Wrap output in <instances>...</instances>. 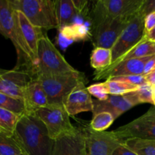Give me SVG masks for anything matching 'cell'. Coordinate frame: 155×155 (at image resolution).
<instances>
[{
    "instance_id": "cell-1",
    "label": "cell",
    "mask_w": 155,
    "mask_h": 155,
    "mask_svg": "<svg viewBox=\"0 0 155 155\" xmlns=\"http://www.w3.org/2000/svg\"><path fill=\"white\" fill-rule=\"evenodd\" d=\"M13 135L25 155H52L55 140L35 113L21 115Z\"/></svg>"
},
{
    "instance_id": "cell-2",
    "label": "cell",
    "mask_w": 155,
    "mask_h": 155,
    "mask_svg": "<svg viewBox=\"0 0 155 155\" xmlns=\"http://www.w3.org/2000/svg\"><path fill=\"white\" fill-rule=\"evenodd\" d=\"M14 10L21 12L34 27L48 30L58 28L56 1L10 0Z\"/></svg>"
},
{
    "instance_id": "cell-3",
    "label": "cell",
    "mask_w": 155,
    "mask_h": 155,
    "mask_svg": "<svg viewBox=\"0 0 155 155\" xmlns=\"http://www.w3.org/2000/svg\"><path fill=\"white\" fill-rule=\"evenodd\" d=\"M46 95L48 104L63 105L65 97L82 82H87L84 74L76 71L55 75L38 76Z\"/></svg>"
},
{
    "instance_id": "cell-4",
    "label": "cell",
    "mask_w": 155,
    "mask_h": 155,
    "mask_svg": "<svg viewBox=\"0 0 155 155\" xmlns=\"http://www.w3.org/2000/svg\"><path fill=\"white\" fill-rule=\"evenodd\" d=\"M36 55L37 77L62 74L77 71L67 62L45 33L38 40Z\"/></svg>"
},
{
    "instance_id": "cell-5",
    "label": "cell",
    "mask_w": 155,
    "mask_h": 155,
    "mask_svg": "<svg viewBox=\"0 0 155 155\" xmlns=\"http://www.w3.org/2000/svg\"><path fill=\"white\" fill-rule=\"evenodd\" d=\"M0 33L10 39L17 52L16 68H29L33 64L30 53L21 39L17 29L10 0H0Z\"/></svg>"
},
{
    "instance_id": "cell-6",
    "label": "cell",
    "mask_w": 155,
    "mask_h": 155,
    "mask_svg": "<svg viewBox=\"0 0 155 155\" xmlns=\"http://www.w3.org/2000/svg\"><path fill=\"white\" fill-rule=\"evenodd\" d=\"M143 0H99L93 7L91 25L105 19L132 17L137 13Z\"/></svg>"
},
{
    "instance_id": "cell-7",
    "label": "cell",
    "mask_w": 155,
    "mask_h": 155,
    "mask_svg": "<svg viewBox=\"0 0 155 155\" xmlns=\"http://www.w3.org/2000/svg\"><path fill=\"white\" fill-rule=\"evenodd\" d=\"M35 114L43 123L49 136L53 140L73 133L77 129L71 124L70 116L63 105L48 104L40 108Z\"/></svg>"
},
{
    "instance_id": "cell-8",
    "label": "cell",
    "mask_w": 155,
    "mask_h": 155,
    "mask_svg": "<svg viewBox=\"0 0 155 155\" xmlns=\"http://www.w3.org/2000/svg\"><path fill=\"white\" fill-rule=\"evenodd\" d=\"M144 18L138 12L131 18L126 28L111 48L112 64L122 57L129 50L145 38Z\"/></svg>"
},
{
    "instance_id": "cell-9",
    "label": "cell",
    "mask_w": 155,
    "mask_h": 155,
    "mask_svg": "<svg viewBox=\"0 0 155 155\" xmlns=\"http://www.w3.org/2000/svg\"><path fill=\"white\" fill-rule=\"evenodd\" d=\"M80 128L84 139L86 155H112L119 146L124 144L113 131H95L90 125Z\"/></svg>"
},
{
    "instance_id": "cell-10",
    "label": "cell",
    "mask_w": 155,
    "mask_h": 155,
    "mask_svg": "<svg viewBox=\"0 0 155 155\" xmlns=\"http://www.w3.org/2000/svg\"><path fill=\"white\" fill-rule=\"evenodd\" d=\"M133 16L114 19L107 18L97 24H92L90 39L94 48L100 47L111 49Z\"/></svg>"
},
{
    "instance_id": "cell-11",
    "label": "cell",
    "mask_w": 155,
    "mask_h": 155,
    "mask_svg": "<svg viewBox=\"0 0 155 155\" xmlns=\"http://www.w3.org/2000/svg\"><path fill=\"white\" fill-rule=\"evenodd\" d=\"M115 134L126 141L129 139H155V106L141 117L113 130Z\"/></svg>"
},
{
    "instance_id": "cell-12",
    "label": "cell",
    "mask_w": 155,
    "mask_h": 155,
    "mask_svg": "<svg viewBox=\"0 0 155 155\" xmlns=\"http://www.w3.org/2000/svg\"><path fill=\"white\" fill-rule=\"evenodd\" d=\"M93 115L100 112H108L112 115L115 120L122 114L141 102L135 90L122 95H109L108 98L103 101L93 99Z\"/></svg>"
},
{
    "instance_id": "cell-13",
    "label": "cell",
    "mask_w": 155,
    "mask_h": 155,
    "mask_svg": "<svg viewBox=\"0 0 155 155\" xmlns=\"http://www.w3.org/2000/svg\"><path fill=\"white\" fill-rule=\"evenodd\" d=\"M33 78L31 74L24 71L0 69V92L23 100L26 88Z\"/></svg>"
},
{
    "instance_id": "cell-14",
    "label": "cell",
    "mask_w": 155,
    "mask_h": 155,
    "mask_svg": "<svg viewBox=\"0 0 155 155\" xmlns=\"http://www.w3.org/2000/svg\"><path fill=\"white\" fill-rule=\"evenodd\" d=\"M153 56V55H152ZM132 58L120 61L115 64L110 65L106 69L94 72V80H101L111 77H121L129 75H144V69L145 64L152 57Z\"/></svg>"
},
{
    "instance_id": "cell-15",
    "label": "cell",
    "mask_w": 155,
    "mask_h": 155,
    "mask_svg": "<svg viewBox=\"0 0 155 155\" xmlns=\"http://www.w3.org/2000/svg\"><path fill=\"white\" fill-rule=\"evenodd\" d=\"M86 83H81L64 99L63 106L69 116H74L81 112L93 111V99L85 86Z\"/></svg>"
},
{
    "instance_id": "cell-16",
    "label": "cell",
    "mask_w": 155,
    "mask_h": 155,
    "mask_svg": "<svg viewBox=\"0 0 155 155\" xmlns=\"http://www.w3.org/2000/svg\"><path fill=\"white\" fill-rule=\"evenodd\" d=\"M14 16L23 40L27 45L32 60L36 68L37 43L40 36L43 34V30L34 27L21 12L14 10Z\"/></svg>"
},
{
    "instance_id": "cell-17",
    "label": "cell",
    "mask_w": 155,
    "mask_h": 155,
    "mask_svg": "<svg viewBox=\"0 0 155 155\" xmlns=\"http://www.w3.org/2000/svg\"><path fill=\"white\" fill-rule=\"evenodd\" d=\"M52 155H86L84 139L81 128L56 139Z\"/></svg>"
},
{
    "instance_id": "cell-18",
    "label": "cell",
    "mask_w": 155,
    "mask_h": 155,
    "mask_svg": "<svg viewBox=\"0 0 155 155\" xmlns=\"http://www.w3.org/2000/svg\"><path fill=\"white\" fill-rule=\"evenodd\" d=\"M23 101L26 113H35L41 107L48 105L46 95L38 78H33L25 89Z\"/></svg>"
},
{
    "instance_id": "cell-19",
    "label": "cell",
    "mask_w": 155,
    "mask_h": 155,
    "mask_svg": "<svg viewBox=\"0 0 155 155\" xmlns=\"http://www.w3.org/2000/svg\"><path fill=\"white\" fill-rule=\"evenodd\" d=\"M56 11L58 30L72 24L76 18L80 15L73 4L72 0L56 1Z\"/></svg>"
},
{
    "instance_id": "cell-20",
    "label": "cell",
    "mask_w": 155,
    "mask_h": 155,
    "mask_svg": "<svg viewBox=\"0 0 155 155\" xmlns=\"http://www.w3.org/2000/svg\"><path fill=\"white\" fill-rule=\"evenodd\" d=\"M59 35L64 45L72 43L74 41L85 40L91 36V30L84 24H74L59 29Z\"/></svg>"
},
{
    "instance_id": "cell-21",
    "label": "cell",
    "mask_w": 155,
    "mask_h": 155,
    "mask_svg": "<svg viewBox=\"0 0 155 155\" xmlns=\"http://www.w3.org/2000/svg\"><path fill=\"white\" fill-rule=\"evenodd\" d=\"M152 55H155V42L148 40L145 37L139 43L137 44L132 49L126 53L122 57L120 58L119 60H117L111 65L115 64L119 62L129 60V59L141 58Z\"/></svg>"
},
{
    "instance_id": "cell-22",
    "label": "cell",
    "mask_w": 155,
    "mask_h": 155,
    "mask_svg": "<svg viewBox=\"0 0 155 155\" xmlns=\"http://www.w3.org/2000/svg\"><path fill=\"white\" fill-rule=\"evenodd\" d=\"M124 145L138 155H155V139H129Z\"/></svg>"
},
{
    "instance_id": "cell-23",
    "label": "cell",
    "mask_w": 155,
    "mask_h": 155,
    "mask_svg": "<svg viewBox=\"0 0 155 155\" xmlns=\"http://www.w3.org/2000/svg\"><path fill=\"white\" fill-rule=\"evenodd\" d=\"M0 155H25L13 134L0 131Z\"/></svg>"
},
{
    "instance_id": "cell-24",
    "label": "cell",
    "mask_w": 155,
    "mask_h": 155,
    "mask_svg": "<svg viewBox=\"0 0 155 155\" xmlns=\"http://www.w3.org/2000/svg\"><path fill=\"white\" fill-rule=\"evenodd\" d=\"M112 64L111 49L105 48H94L91 52V65L96 71L106 69Z\"/></svg>"
},
{
    "instance_id": "cell-25",
    "label": "cell",
    "mask_w": 155,
    "mask_h": 155,
    "mask_svg": "<svg viewBox=\"0 0 155 155\" xmlns=\"http://www.w3.org/2000/svg\"><path fill=\"white\" fill-rule=\"evenodd\" d=\"M0 108L10 110L18 115H22L25 113V107L23 100L13 98L1 92H0Z\"/></svg>"
},
{
    "instance_id": "cell-26",
    "label": "cell",
    "mask_w": 155,
    "mask_h": 155,
    "mask_svg": "<svg viewBox=\"0 0 155 155\" xmlns=\"http://www.w3.org/2000/svg\"><path fill=\"white\" fill-rule=\"evenodd\" d=\"M21 115L0 108V128L6 133L13 134Z\"/></svg>"
},
{
    "instance_id": "cell-27",
    "label": "cell",
    "mask_w": 155,
    "mask_h": 155,
    "mask_svg": "<svg viewBox=\"0 0 155 155\" xmlns=\"http://www.w3.org/2000/svg\"><path fill=\"white\" fill-rule=\"evenodd\" d=\"M114 120H115L111 114L108 112H100L93 115L90 127L95 131H105V130L112 125Z\"/></svg>"
},
{
    "instance_id": "cell-28",
    "label": "cell",
    "mask_w": 155,
    "mask_h": 155,
    "mask_svg": "<svg viewBox=\"0 0 155 155\" xmlns=\"http://www.w3.org/2000/svg\"><path fill=\"white\" fill-rule=\"evenodd\" d=\"M105 83L107 87L109 95H122L128 92H132L138 89V86H134L130 83H125L122 81H117V80H106Z\"/></svg>"
},
{
    "instance_id": "cell-29",
    "label": "cell",
    "mask_w": 155,
    "mask_h": 155,
    "mask_svg": "<svg viewBox=\"0 0 155 155\" xmlns=\"http://www.w3.org/2000/svg\"><path fill=\"white\" fill-rule=\"evenodd\" d=\"M87 89H88L90 95L95 97L97 100H99V101L106 100L109 96V92H108L107 87H106L105 82L91 85L88 87H87Z\"/></svg>"
},
{
    "instance_id": "cell-30",
    "label": "cell",
    "mask_w": 155,
    "mask_h": 155,
    "mask_svg": "<svg viewBox=\"0 0 155 155\" xmlns=\"http://www.w3.org/2000/svg\"><path fill=\"white\" fill-rule=\"evenodd\" d=\"M137 95H138V99H139L141 104L143 103H149V104H153V88L149 84L141 85L138 86V89L135 90Z\"/></svg>"
},
{
    "instance_id": "cell-31",
    "label": "cell",
    "mask_w": 155,
    "mask_h": 155,
    "mask_svg": "<svg viewBox=\"0 0 155 155\" xmlns=\"http://www.w3.org/2000/svg\"><path fill=\"white\" fill-rule=\"evenodd\" d=\"M110 80H117V81L125 82V83H130L134 86H140L147 83L145 77L144 75H129V76H121V77H111L107 79Z\"/></svg>"
},
{
    "instance_id": "cell-32",
    "label": "cell",
    "mask_w": 155,
    "mask_h": 155,
    "mask_svg": "<svg viewBox=\"0 0 155 155\" xmlns=\"http://www.w3.org/2000/svg\"><path fill=\"white\" fill-rule=\"evenodd\" d=\"M138 13L144 18L150 14L155 13V0H143Z\"/></svg>"
},
{
    "instance_id": "cell-33",
    "label": "cell",
    "mask_w": 155,
    "mask_h": 155,
    "mask_svg": "<svg viewBox=\"0 0 155 155\" xmlns=\"http://www.w3.org/2000/svg\"><path fill=\"white\" fill-rule=\"evenodd\" d=\"M72 2L78 11L79 15H86L88 12V1H81V0H72Z\"/></svg>"
},
{
    "instance_id": "cell-34",
    "label": "cell",
    "mask_w": 155,
    "mask_h": 155,
    "mask_svg": "<svg viewBox=\"0 0 155 155\" xmlns=\"http://www.w3.org/2000/svg\"><path fill=\"white\" fill-rule=\"evenodd\" d=\"M144 27L146 33L155 27V13L150 14L144 18Z\"/></svg>"
},
{
    "instance_id": "cell-35",
    "label": "cell",
    "mask_w": 155,
    "mask_h": 155,
    "mask_svg": "<svg viewBox=\"0 0 155 155\" xmlns=\"http://www.w3.org/2000/svg\"><path fill=\"white\" fill-rule=\"evenodd\" d=\"M112 155H138L134 151L125 146L124 144L119 146L112 153Z\"/></svg>"
},
{
    "instance_id": "cell-36",
    "label": "cell",
    "mask_w": 155,
    "mask_h": 155,
    "mask_svg": "<svg viewBox=\"0 0 155 155\" xmlns=\"http://www.w3.org/2000/svg\"><path fill=\"white\" fill-rule=\"evenodd\" d=\"M155 69V55H153L145 64L144 69V76L147 75Z\"/></svg>"
},
{
    "instance_id": "cell-37",
    "label": "cell",
    "mask_w": 155,
    "mask_h": 155,
    "mask_svg": "<svg viewBox=\"0 0 155 155\" xmlns=\"http://www.w3.org/2000/svg\"><path fill=\"white\" fill-rule=\"evenodd\" d=\"M144 77L147 84L151 86L152 87H155V69L144 76Z\"/></svg>"
},
{
    "instance_id": "cell-38",
    "label": "cell",
    "mask_w": 155,
    "mask_h": 155,
    "mask_svg": "<svg viewBox=\"0 0 155 155\" xmlns=\"http://www.w3.org/2000/svg\"><path fill=\"white\" fill-rule=\"evenodd\" d=\"M145 37L148 40L155 42V27L151 30H150V31L146 33Z\"/></svg>"
},
{
    "instance_id": "cell-39",
    "label": "cell",
    "mask_w": 155,
    "mask_h": 155,
    "mask_svg": "<svg viewBox=\"0 0 155 155\" xmlns=\"http://www.w3.org/2000/svg\"><path fill=\"white\" fill-rule=\"evenodd\" d=\"M153 88V105L155 106V87Z\"/></svg>"
},
{
    "instance_id": "cell-40",
    "label": "cell",
    "mask_w": 155,
    "mask_h": 155,
    "mask_svg": "<svg viewBox=\"0 0 155 155\" xmlns=\"http://www.w3.org/2000/svg\"><path fill=\"white\" fill-rule=\"evenodd\" d=\"M0 131H2V132H4V131H3V130H2V129H1V128H0Z\"/></svg>"
}]
</instances>
